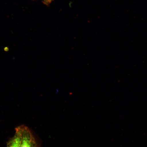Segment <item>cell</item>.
<instances>
[{"label":"cell","instance_id":"obj_1","mask_svg":"<svg viewBox=\"0 0 147 147\" xmlns=\"http://www.w3.org/2000/svg\"><path fill=\"white\" fill-rule=\"evenodd\" d=\"M21 128V147H40L30 129L24 125Z\"/></svg>","mask_w":147,"mask_h":147},{"label":"cell","instance_id":"obj_2","mask_svg":"<svg viewBox=\"0 0 147 147\" xmlns=\"http://www.w3.org/2000/svg\"><path fill=\"white\" fill-rule=\"evenodd\" d=\"M22 128L21 126L16 129L15 133L7 143V147H21Z\"/></svg>","mask_w":147,"mask_h":147},{"label":"cell","instance_id":"obj_3","mask_svg":"<svg viewBox=\"0 0 147 147\" xmlns=\"http://www.w3.org/2000/svg\"><path fill=\"white\" fill-rule=\"evenodd\" d=\"M54 0H43V3L44 4L49 5Z\"/></svg>","mask_w":147,"mask_h":147}]
</instances>
